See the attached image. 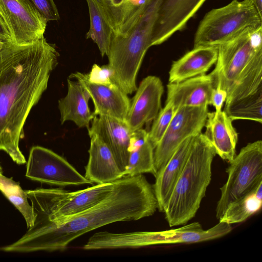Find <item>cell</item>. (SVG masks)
Masks as SVG:
<instances>
[{
	"label": "cell",
	"mask_w": 262,
	"mask_h": 262,
	"mask_svg": "<svg viewBox=\"0 0 262 262\" xmlns=\"http://www.w3.org/2000/svg\"><path fill=\"white\" fill-rule=\"evenodd\" d=\"M0 17L15 44H30L44 37L48 21L26 0H0Z\"/></svg>",
	"instance_id": "8fae6325"
},
{
	"label": "cell",
	"mask_w": 262,
	"mask_h": 262,
	"mask_svg": "<svg viewBox=\"0 0 262 262\" xmlns=\"http://www.w3.org/2000/svg\"><path fill=\"white\" fill-rule=\"evenodd\" d=\"M98 1L103 6L115 32L132 16L145 0Z\"/></svg>",
	"instance_id": "4316f807"
},
{
	"label": "cell",
	"mask_w": 262,
	"mask_h": 262,
	"mask_svg": "<svg viewBox=\"0 0 262 262\" xmlns=\"http://www.w3.org/2000/svg\"><path fill=\"white\" fill-rule=\"evenodd\" d=\"M194 137L185 139L164 167L155 176V183L152 187L157 200L158 209L161 212H164L174 186L183 170Z\"/></svg>",
	"instance_id": "ac0fdd59"
},
{
	"label": "cell",
	"mask_w": 262,
	"mask_h": 262,
	"mask_svg": "<svg viewBox=\"0 0 262 262\" xmlns=\"http://www.w3.org/2000/svg\"><path fill=\"white\" fill-rule=\"evenodd\" d=\"M215 88L210 73L192 77L167 85V99L177 110L182 107L211 105V96Z\"/></svg>",
	"instance_id": "2e32d148"
},
{
	"label": "cell",
	"mask_w": 262,
	"mask_h": 262,
	"mask_svg": "<svg viewBox=\"0 0 262 262\" xmlns=\"http://www.w3.org/2000/svg\"><path fill=\"white\" fill-rule=\"evenodd\" d=\"M59 56L45 37L30 44L10 42L0 50V150L18 164L26 163L19 147L24 126Z\"/></svg>",
	"instance_id": "6da1fadb"
},
{
	"label": "cell",
	"mask_w": 262,
	"mask_h": 262,
	"mask_svg": "<svg viewBox=\"0 0 262 262\" xmlns=\"http://www.w3.org/2000/svg\"><path fill=\"white\" fill-rule=\"evenodd\" d=\"M224 111L232 120H248L262 123V89L230 105Z\"/></svg>",
	"instance_id": "d4e9b609"
},
{
	"label": "cell",
	"mask_w": 262,
	"mask_h": 262,
	"mask_svg": "<svg viewBox=\"0 0 262 262\" xmlns=\"http://www.w3.org/2000/svg\"><path fill=\"white\" fill-rule=\"evenodd\" d=\"M204 133L212 145L216 155L230 162L235 156L238 134L232 120L224 111L207 114Z\"/></svg>",
	"instance_id": "d6986e66"
},
{
	"label": "cell",
	"mask_w": 262,
	"mask_h": 262,
	"mask_svg": "<svg viewBox=\"0 0 262 262\" xmlns=\"http://www.w3.org/2000/svg\"><path fill=\"white\" fill-rule=\"evenodd\" d=\"M10 42H6L0 39V50H1L5 46Z\"/></svg>",
	"instance_id": "836d02e7"
},
{
	"label": "cell",
	"mask_w": 262,
	"mask_h": 262,
	"mask_svg": "<svg viewBox=\"0 0 262 262\" xmlns=\"http://www.w3.org/2000/svg\"><path fill=\"white\" fill-rule=\"evenodd\" d=\"M157 209L153 187L145 177H124L118 180L110 195L95 206L58 224L35 217L33 225L21 237L0 250L16 253L63 250L88 232L115 222L148 217Z\"/></svg>",
	"instance_id": "7a4b0ae2"
},
{
	"label": "cell",
	"mask_w": 262,
	"mask_h": 262,
	"mask_svg": "<svg viewBox=\"0 0 262 262\" xmlns=\"http://www.w3.org/2000/svg\"><path fill=\"white\" fill-rule=\"evenodd\" d=\"M48 21L58 20V10L54 0H26Z\"/></svg>",
	"instance_id": "f546056e"
},
{
	"label": "cell",
	"mask_w": 262,
	"mask_h": 262,
	"mask_svg": "<svg viewBox=\"0 0 262 262\" xmlns=\"http://www.w3.org/2000/svg\"><path fill=\"white\" fill-rule=\"evenodd\" d=\"M0 172L2 173V169L1 166H0Z\"/></svg>",
	"instance_id": "e575fe53"
},
{
	"label": "cell",
	"mask_w": 262,
	"mask_h": 262,
	"mask_svg": "<svg viewBox=\"0 0 262 262\" xmlns=\"http://www.w3.org/2000/svg\"><path fill=\"white\" fill-rule=\"evenodd\" d=\"M89 8L90 27L86 38L97 45L102 56H107L114 34L104 8L98 0H85Z\"/></svg>",
	"instance_id": "603a6c76"
},
{
	"label": "cell",
	"mask_w": 262,
	"mask_h": 262,
	"mask_svg": "<svg viewBox=\"0 0 262 262\" xmlns=\"http://www.w3.org/2000/svg\"><path fill=\"white\" fill-rule=\"evenodd\" d=\"M262 25L261 15L249 0H232L208 12L195 32L193 48L220 45L246 28Z\"/></svg>",
	"instance_id": "8992f818"
},
{
	"label": "cell",
	"mask_w": 262,
	"mask_h": 262,
	"mask_svg": "<svg viewBox=\"0 0 262 262\" xmlns=\"http://www.w3.org/2000/svg\"><path fill=\"white\" fill-rule=\"evenodd\" d=\"M136 91L125 120L132 132L156 118L162 108L164 86L158 77L150 75L141 81Z\"/></svg>",
	"instance_id": "7c38bea8"
},
{
	"label": "cell",
	"mask_w": 262,
	"mask_h": 262,
	"mask_svg": "<svg viewBox=\"0 0 262 262\" xmlns=\"http://www.w3.org/2000/svg\"><path fill=\"white\" fill-rule=\"evenodd\" d=\"M254 6L258 13L262 15V0H249Z\"/></svg>",
	"instance_id": "d6a6232c"
},
{
	"label": "cell",
	"mask_w": 262,
	"mask_h": 262,
	"mask_svg": "<svg viewBox=\"0 0 262 262\" xmlns=\"http://www.w3.org/2000/svg\"><path fill=\"white\" fill-rule=\"evenodd\" d=\"M206 0H162L154 26L151 46L160 45L182 30Z\"/></svg>",
	"instance_id": "4fadbf2b"
},
{
	"label": "cell",
	"mask_w": 262,
	"mask_h": 262,
	"mask_svg": "<svg viewBox=\"0 0 262 262\" xmlns=\"http://www.w3.org/2000/svg\"><path fill=\"white\" fill-rule=\"evenodd\" d=\"M177 110L172 102L166 101L164 107L160 110L154 120L151 128L147 133L148 139L154 149L166 131Z\"/></svg>",
	"instance_id": "83f0119b"
},
{
	"label": "cell",
	"mask_w": 262,
	"mask_h": 262,
	"mask_svg": "<svg viewBox=\"0 0 262 262\" xmlns=\"http://www.w3.org/2000/svg\"><path fill=\"white\" fill-rule=\"evenodd\" d=\"M68 93L58 101L60 121H72L79 127H90L95 116L89 106V95L78 81L68 79Z\"/></svg>",
	"instance_id": "44dd1931"
},
{
	"label": "cell",
	"mask_w": 262,
	"mask_h": 262,
	"mask_svg": "<svg viewBox=\"0 0 262 262\" xmlns=\"http://www.w3.org/2000/svg\"><path fill=\"white\" fill-rule=\"evenodd\" d=\"M162 0H145L132 16L114 33L107 64L113 82L126 94L136 91V78L151 37Z\"/></svg>",
	"instance_id": "277c9868"
},
{
	"label": "cell",
	"mask_w": 262,
	"mask_h": 262,
	"mask_svg": "<svg viewBox=\"0 0 262 262\" xmlns=\"http://www.w3.org/2000/svg\"><path fill=\"white\" fill-rule=\"evenodd\" d=\"M217 54L218 47L193 48L173 62L169 72V83L179 82L205 74L216 63Z\"/></svg>",
	"instance_id": "ffe728a7"
},
{
	"label": "cell",
	"mask_w": 262,
	"mask_h": 262,
	"mask_svg": "<svg viewBox=\"0 0 262 262\" xmlns=\"http://www.w3.org/2000/svg\"><path fill=\"white\" fill-rule=\"evenodd\" d=\"M262 206V183L252 191L231 203L219 222L230 225L243 222L258 212Z\"/></svg>",
	"instance_id": "cb8c5ba5"
},
{
	"label": "cell",
	"mask_w": 262,
	"mask_h": 262,
	"mask_svg": "<svg viewBox=\"0 0 262 262\" xmlns=\"http://www.w3.org/2000/svg\"><path fill=\"white\" fill-rule=\"evenodd\" d=\"M231 225L219 222L204 230L199 222L176 229L159 231L117 233L114 239L118 248H135L164 244L197 243L221 238L232 230Z\"/></svg>",
	"instance_id": "ba28073f"
},
{
	"label": "cell",
	"mask_w": 262,
	"mask_h": 262,
	"mask_svg": "<svg viewBox=\"0 0 262 262\" xmlns=\"http://www.w3.org/2000/svg\"><path fill=\"white\" fill-rule=\"evenodd\" d=\"M215 155L204 134L194 137L183 170L163 212L169 227L186 224L195 216L211 181Z\"/></svg>",
	"instance_id": "5b68a950"
},
{
	"label": "cell",
	"mask_w": 262,
	"mask_h": 262,
	"mask_svg": "<svg viewBox=\"0 0 262 262\" xmlns=\"http://www.w3.org/2000/svg\"><path fill=\"white\" fill-rule=\"evenodd\" d=\"M75 78L86 90L94 105L93 112L95 116H107L125 120L130 101L117 84H97L90 82L86 74L76 72L70 77Z\"/></svg>",
	"instance_id": "5bb4252c"
},
{
	"label": "cell",
	"mask_w": 262,
	"mask_h": 262,
	"mask_svg": "<svg viewBox=\"0 0 262 262\" xmlns=\"http://www.w3.org/2000/svg\"><path fill=\"white\" fill-rule=\"evenodd\" d=\"M26 176L50 185L66 186L92 184L65 159L47 148H31Z\"/></svg>",
	"instance_id": "30bf717a"
},
{
	"label": "cell",
	"mask_w": 262,
	"mask_h": 262,
	"mask_svg": "<svg viewBox=\"0 0 262 262\" xmlns=\"http://www.w3.org/2000/svg\"><path fill=\"white\" fill-rule=\"evenodd\" d=\"M0 39L6 42H13L12 37L0 17Z\"/></svg>",
	"instance_id": "1f68e13d"
},
{
	"label": "cell",
	"mask_w": 262,
	"mask_h": 262,
	"mask_svg": "<svg viewBox=\"0 0 262 262\" xmlns=\"http://www.w3.org/2000/svg\"><path fill=\"white\" fill-rule=\"evenodd\" d=\"M208 106L177 109L166 131L154 149L156 176L185 139L202 133L207 119Z\"/></svg>",
	"instance_id": "9c48e42d"
},
{
	"label": "cell",
	"mask_w": 262,
	"mask_h": 262,
	"mask_svg": "<svg viewBox=\"0 0 262 262\" xmlns=\"http://www.w3.org/2000/svg\"><path fill=\"white\" fill-rule=\"evenodd\" d=\"M228 178L220 188L216 217L219 220L232 202L262 183V141L249 143L240 150L226 169Z\"/></svg>",
	"instance_id": "52a82bcc"
},
{
	"label": "cell",
	"mask_w": 262,
	"mask_h": 262,
	"mask_svg": "<svg viewBox=\"0 0 262 262\" xmlns=\"http://www.w3.org/2000/svg\"><path fill=\"white\" fill-rule=\"evenodd\" d=\"M226 92L219 86L215 88L211 96V105H212L215 112L222 111L223 105L227 98Z\"/></svg>",
	"instance_id": "4dcf8cb0"
},
{
	"label": "cell",
	"mask_w": 262,
	"mask_h": 262,
	"mask_svg": "<svg viewBox=\"0 0 262 262\" xmlns=\"http://www.w3.org/2000/svg\"><path fill=\"white\" fill-rule=\"evenodd\" d=\"M128 159L124 177L150 173L154 176V148L142 128L132 133L128 147Z\"/></svg>",
	"instance_id": "7402d4cb"
},
{
	"label": "cell",
	"mask_w": 262,
	"mask_h": 262,
	"mask_svg": "<svg viewBox=\"0 0 262 262\" xmlns=\"http://www.w3.org/2000/svg\"><path fill=\"white\" fill-rule=\"evenodd\" d=\"M210 73L215 88L227 93L230 105L262 89V25L243 30L218 47Z\"/></svg>",
	"instance_id": "3957f363"
},
{
	"label": "cell",
	"mask_w": 262,
	"mask_h": 262,
	"mask_svg": "<svg viewBox=\"0 0 262 262\" xmlns=\"http://www.w3.org/2000/svg\"><path fill=\"white\" fill-rule=\"evenodd\" d=\"M91 123L88 133L96 134L106 145L124 174L133 133L126 122L107 116H97L94 117Z\"/></svg>",
	"instance_id": "9a60e30c"
},
{
	"label": "cell",
	"mask_w": 262,
	"mask_h": 262,
	"mask_svg": "<svg viewBox=\"0 0 262 262\" xmlns=\"http://www.w3.org/2000/svg\"><path fill=\"white\" fill-rule=\"evenodd\" d=\"M0 190L22 214L28 229L32 226L35 220L33 208L28 201L25 191L18 183L0 172Z\"/></svg>",
	"instance_id": "484cf974"
},
{
	"label": "cell",
	"mask_w": 262,
	"mask_h": 262,
	"mask_svg": "<svg viewBox=\"0 0 262 262\" xmlns=\"http://www.w3.org/2000/svg\"><path fill=\"white\" fill-rule=\"evenodd\" d=\"M89 158L84 177L92 183L103 184L116 181L124 177L112 152L97 135L89 133Z\"/></svg>",
	"instance_id": "e0dca14e"
},
{
	"label": "cell",
	"mask_w": 262,
	"mask_h": 262,
	"mask_svg": "<svg viewBox=\"0 0 262 262\" xmlns=\"http://www.w3.org/2000/svg\"><path fill=\"white\" fill-rule=\"evenodd\" d=\"M86 75L88 80L93 83L102 84L115 83L113 81L114 72L108 64L100 67L94 64L90 73Z\"/></svg>",
	"instance_id": "f1b7e54d"
}]
</instances>
